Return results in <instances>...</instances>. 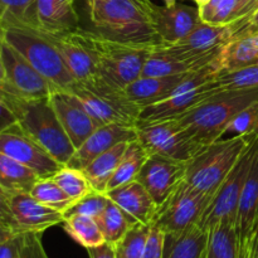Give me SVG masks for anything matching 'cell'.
I'll return each mask as SVG.
<instances>
[{
	"mask_svg": "<svg viewBox=\"0 0 258 258\" xmlns=\"http://www.w3.org/2000/svg\"><path fill=\"white\" fill-rule=\"evenodd\" d=\"M208 232L198 224L179 233H165L163 258H204Z\"/></svg>",
	"mask_w": 258,
	"mask_h": 258,
	"instance_id": "obj_26",
	"label": "cell"
},
{
	"mask_svg": "<svg viewBox=\"0 0 258 258\" xmlns=\"http://www.w3.org/2000/svg\"><path fill=\"white\" fill-rule=\"evenodd\" d=\"M108 201H110V198L106 196V193L92 190L83 198L76 201L72 204V207L66 212L64 217L71 216V214H83V216L97 218L105 211Z\"/></svg>",
	"mask_w": 258,
	"mask_h": 258,
	"instance_id": "obj_41",
	"label": "cell"
},
{
	"mask_svg": "<svg viewBox=\"0 0 258 258\" xmlns=\"http://www.w3.org/2000/svg\"><path fill=\"white\" fill-rule=\"evenodd\" d=\"M90 258H116V246L108 242L87 248Z\"/></svg>",
	"mask_w": 258,
	"mask_h": 258,
	"instance_id": "obj_46",
	"label": "cell"
},
{
	"mask_svg": "<svg viewBox=\"0 0 258 258\" xmlns=\"http://www.w3.org/2000/svg\"><path fill=\"white\" fill-rule=\"evenodd\" d=\"M38 179L37 174L0 151V186L13 193H30Z\"/></svg>",
	"mask_w": 258,
	"mask_h": 258,
	"instance_id": "obj_28",
	"label": "cell"
},
{
	"mask_svg": "<svg viewBox=\"0 0 258 258\" xmlns=\"http://www.w3.org/2000/svg\"><path fill=\"white\" fill-rule=\"evenodd\" d=\"M188 77V76H186ZM222 91V88L217 85L216 80L206 85L189 87L186 85V78L181 82L178 90L173 96L161 102L146 106L141 110L140 120L139 121H154L161 118L178 117L190 111L204 100L213 96L214 93Z\"/></svg>",
	"mask_w": 258,
	"mask_h": 258,
	"instance_id": "obj_15",
	"label": "cell"
},
{
	"mask_svg": "<svg viewBox=\"0 0 258 258\" xmlns=\"http://www.w3.org/2000/svg\"><path fill=\"white\" fill-rule=\"evenodd\" d=\"M38 30L57 48L76 81H87L98 75V68L92 53L83 44L81 38L78 37L77 30L62 33Z\"/></svg>",
	"mask_w": 258,
	"mask_h": 258,
	"instance_id": "obj_20",
	"label": "cell"
},
{
	"mask_svg": "<svg viewBox=\"0 0 258 258\" xmlns=\"http://www.w3.org/2000/svg\"><path fill=\"white\" fill-rule=\"evenodd\" d=\"M15 233H19V232L14 231V229L10 228V227L0 224V243H3V242H5V241H8L9 238H12Z\"/></svg>",
	"mask_w": 258,
	"mask_h": 258,
	"instance_id": "obj_48",
	"label": "cell"
},
{
	"mask_svg": "<svg viewBox=\"0 0 258 258\" xmlns=\"http://www.w3.org/2000/svg\"><path fill=\"white\" fill-rule=\"evenodd\" d=\"M3 66L4 83L0 87L3 92L27 100H38L48 98L53 91L59 90L5 40L3 45Z\"/></svg>",
	"mask_w": 258,
	"mask_h": 258,
	"instance_id": "obj_11",
	"label": "cell"
},
{
	"mask_svg": "<svg viewBox=\"0 0 258 258\" xmlns=\"http://www.w3.org/2000/svg\"><path fill=\"white\" fill-rule=\"evenodd\" d=\"M149 156H150V154L148 153L145 146L138 139L130 141L127 148H126L125 154H123L120 163H118L115 174H113L110 183H108L107 191L116 188V186L128 183V181L136 180L141 168L144 166L145 161L148 160Z\"/></svg>",
	"mask_w": 258,
	"mask_h": 258,
	"instance_id": "obj_30",
	"label": "cell"
},
{
	"mask_svg": "<svg viewBox=\"0 0 258 258\" xmlns=\"http://www.w3.org/2000/svg\"><path fill=\"white\" fill-rule=\"evenodd\" d=\"M251 136L218 139L204 146L186 163L185 181L213 197L248 146Z\"/></svg>",
	"mask_w": 258,
	"mask_h": 258,
	"instance_id": "obj_6",
	"label": "cell"
},
{
	"mask_svg": "<svg viewBox=\"0 0 258 258\" xmlns=\"http://www.w3.org/2000/svg\"><path fill=\"white\" fill-rule=\"evenodd\" d=\"M204 258H239L236 224L223 221L209 229Z\"/></svg>",
	"mask_w": 258,
	"mask_h": 258,
	"instance_id": "obj_29",
	"label": "cell"
},
{
	"mask_svg": "<svg viewBox=\"0 0 258 258\" xmlns=\"http://www.w3.org/2000/svg\"><path fill=\"white\" fill-rule=\"evenodd\" d=\"M63 226L68 236L86 249L105 242L102 232L96 219L92 217L83 216V214H71L66 217Z\"/></svg>",
	"mask_w": 258,
	"mask_h": 258,
	"instance_id": "obj_33",
	"label": "cell"
},
{
	"mask_svg": "<svg viewBox=\"0 0 258 258\" xmlns=\"http://www.w3.org/2000/svg\"><path fill=\"white\" fill-rule=\"evenodd\" d=\"M151 226L134 224L116 246V258H143Z\"/></svg>",
	"mask_w": 258,
	"mask_h": 258,
	"instance_id": "obj_36",
	"label": "cell"
},
{
	"mask_svg": "<svg viewBox=\"0 0 258 258\" xmlns=\"http://www.w3.org/2000/svg\"><path fill=\"white\" fill-rule=\"evenodd\" d=\"M234 38L232 24L214 25L202 20L189 34L170 45L188 57H209L221 53L222 48Z\"/></svg>",
	"mask_w": 258,
	"mask_h": 258,
	"instance_id": "obj_18",
	"label": "cell"
},
{
	"mask_svg": "<svg viewBox=\"0 0 258 258\" xmlns=\"http://www.w3.org/2000/svg\"><path fill=\"white\" fill-rule=\"evenodd\" d=\"M10 209L19 232L43 233L64 222V213L38 202L30 193L10 194Z\"/></svg>",
	"mask_w": 258,
	"mask_h": 258,
	"instance_id": "obj_17",
	"label": "cell"
},
{
	"mask_svg": "<svg viewBox=\"0 0 258 258\" xmlns=\"http://www.w3.org/2000/svg\"><path fill=\"white\" fill-rule=\"evenodd\" d=\"M128 143L130 141H123V143L117 144L113 148H111L110 150L105 151V153L98 155L96 159H93L83 169V173L87 176L93 190L100 191V193H106L107 191L108 183H110L111 178L115 174L118 163H120L121 158L125 154Z\"/></svg>",
	"mask_w": 258,
	"mask_h": 258,
	"instance_id": "obj_27",
	"label": "cell"
},
{
	"mask_svg": "<svg viewBox=\"0 0 258 258\" xmlns=\"http://www.w3.org/2000/svg\"><path fill=\"white\" fill-rule=\"evenodd\" d=\"M186 163L153 154L145 161L136 180L143 184L159 207L185 180Z\"/></svg>",
	"mask_w": 258,
	"mask_h": 258,
	"instance_id": "obj_13",
	"label": "cell"
},
{
	"mask_svg": "<svg viewBox=\"0 0 258 258\" xmlns=\"http://www.w3.org/2000/svg\"><path fill=\"white\" fill-rule=\"evenodd\" d=\"M253 29H258V24H256V25H252V27H249V28H247V29H244L243 32L242 33H239V34H243V33H246V32H249V30H253ZM238 34V35H239ZM237 37V35H236Z\"/></svg>",
	"mask_w": 258,
	"mask_h": 258,
	"instance_id": "obj_53",
	"label": "cell"
},
{
	"mask_svg": "<svg viewBox=\"0 0 258 258\" xmlns=\"http://www.w3.org/2000/svg\"><path fill=\"white\" fill-rule=\"evenodd\" d=\"M238 0H208L198 7L201 19L214 25L231 24L237 13Z\"/></svg>",
	"mask_w": 258,
	"mask_h": 258,
	"instance_id": "obj_37",
	"label": "cell"
},
{
	"mask_svg": "<svg viewBox=\"0 0 258 258\" xmlns=\"http://www.w3.org/2000/svg\"><path fill=\"white\" fill-rule=\"evenodd\" d=\"M77 33L83 44L92 53L98 73L123 88L140 77L144 64L153 50L108 39L93 30L80 28Z\"/></svg>",
	"mask_w": 258,
	"mask_h": 258,
	"instance_id": "obj_5",
	"label": "cell"
},
{
	"mask_svg": "<svg viewBox=\"0 0 258 258\" xmlns=\"http://www.w3.org/2000/svg\"><path fill=\"white\" fill-rule=\"evenodd\" d=\"M0 96L17 116L18 125L60 164L66 165L76 148L66 134L49 97L27 100L0 91Z\"/></svg>",
	"mask_w": 258,
	"mask_h": 258,
	"instance_id": "obj_2",
	"label": "cell"
},
{
	"mask_svg": "<svg viewBox=\"0 0 258 258\" xmlns=\"http://www.w3.org/2000/svg\"><path fill=\"white\" fill-rule=\"evenodd\" d=\"M67 91L82 102L100 126L120 123L138 125L143 108L126 95L125 88L98 73L87 81H76Z\"/></svg>",
	"mask_w": 258,
	"mask_h": 258,
	"instance_id": "obj_4",
	"label": "cell"
},
{
	"mask_svg": "<svg viewBox=\"0 0 258 258\" xmlns=\"http://www.w3.org/2000/svg\"><path fill=\"white\" fill-rule=\"evenodd\" d=\"M193 2L197 3V7H201V5H203L204 3H207L208 0H193Z\"/></svg>",
	"mask_w": 258,
	"mask_h": 258,
	"instance_id": "obj_54",
	"label": "cell"
},
{
	"mask_svg": "<svg viewBox=\"0 0 258 258\" xmlns=\"http://www.w3.org/2000/svg\"><path fill=\"white\" fill-rule=\"evenodd\" d=\"M256 140L257 135H252L246 150L212 197L208 208L206 209L198 223V226L204 231L208 232L216 224L223 221H229L236 224L237 211H238L242 190L251 168L252 158L256 149Z\"/></svg>",
	"mask_w": 258,
	"mask_h": 258,
	"instance_id": "obj_9",
	"label": "cell"
},
{
	"mask_svg": "<svg viewBox=\"0 0 258 258\" xmlns=\"http://www.w3.org/2000/svg\"><path fill=\"white\" fill-rule=\"evenodd\" d=\"M212 196L183 180L158 207L153 224L164 233H179L199 223L208 208Z\"/></svg>",
	"mask_w": 258,
	"mask_h": 258,
	"instance_id": "obj_10",
	"label": "cell"
},
{
	"mask_svg": "<svg viewBox=\"0 0 258 258\" xmlns=\"http://www.w3.org/2000/svg\"><path fill=\"white\" fill-rule=\"evenodd\" d=\"M257 10H258V0H251V2L243 8V10L239 13L238 18H237L233 23H231V24L233 25L234 37L247 27L249 19L253 17V14L257 12Z\"/></svg>",
	"mask_w": 258,
	"mask_h": 258,
	"instance_id": "obj_44",
	"label": "cell"
},
{
	"mask_svg": "<svg viewBox=\"0 0 258 258\" xmlns=\"http://www.w3.org/2000/svg\"><path fill=\"white\" fill-rule=\"evenodd\" d=\"M154 28L165 44H173L185 37L202 22L198 7L174 3L155 5L149 3Z\"/></svg>",
	"mask_w": 258,
	"mask_h": 258,
	"instance_id": "obj_16",
	"label": "cell"
},
{
	"mask_svg": "<svg viewBox=\"0 0 258 258\" xmlns=\"http://www.w3.org/2000/svg\"><path fill=\"white\" fill-rule=\"evenodd\" d=\"M17 123V116L14 115L12 108L5 103V101L0 96V134L9 130L10 127L15 126Z\"/></svg>",
	"mask_w": 258,
	"mask_h": 258,
	"instance_id": "obj_45",
	"label": "cell"
},
{
	"mask_svg": "<svg viewBox=\"0 0 258 258\" xmlns=\"http://www.w3.org/2000/svg\"><path fill=\"white\" fill-rule=\"evenodd\" d=\"M238 135L258 136V101L249 105L238 113L224 128L222 138H232Z\"/></svg>",
	"mask_w": 258,
	"mask_h": 258,
	"instance_id": "obj_39",
	"label": "cell"
},
{
	"mask_svg": "<svg viewBox=\"0 0 258 258\" xmlns=\"http://www.w3.org/2000/svg\"><path fill=\"white\" fill-rule=\"evenodd\" d=\"M0 258H49L42 242V233L19 232L0 243Z\"/></svg>",
	"mask_w": 258,
	"mask_h": 258,
	"instance_id": "obj_31",
	"label": "cell"
},
{
	"mask_svg": "<svg viewBox=\"0 0 258 258\" xmlns=\"http://www.w3.org/2000/svg\"><path fill=\"white\" fill-rule=\"evenodd\" d=\"M3 45H4V38H3V30L0 27V87L4 83V66H3Z\"/></svg>",
	"mask_w": 258,
	"mask_h": 258,
	"instance_id": "obj_49",
	"label": "cell"
},
{
	"mask_svg": "<svg viewBox=\"0 0 258 258\" xmlns=\"http://www.w3.org/2000/svg\"><path fill=\"white\" fill-rule=\"evenodd\" d=\"M32 28L52 33L78 30L76 0H35Z\"/></svg>",
	"mask_w": 258,
	"mask_h": 258,
	"instance_id": "obj_22",
	"label": "cell"
},
{
	"mask_svg": "<svg viewBox=\"0 0 258 258\" xmlns=\"http://www.w3.org/2000/svg\"><path fill=\"white\" fill-rule=\"evenodd\" d=\"M216 82L222 90L258 88V63L236 71L219 73L216 78Z\"/></svg>",
	"mask_w": 258,
	"mask_h": 258,
	"instance_id": "obj_38",
	"label": "cell"
},
{
	"mask_svg": "<svg viewBox=\"0 0 258 258\" xmlns=\"http://www.w3.org/2000/svg\"><path fill=\"white\" fill-rule=\"evenodd\" d=\"M0 151L29 168L39 178H52L63 166L18 123L0 134Z\"/></svg>",
	"mask_w": 258,
	"mask_h": 258,
	"instance_id": "obj_12",
	"label": "cell"
},
{
	"mask_svg": "<svg viewBox=\"0 0 258 258\" xmlns=\"http://www.w3.org/2000/svg\"><path fill=\"white\" fill-rule=\"evenodd\" d=\"M3 38L38 72L59 90H68L76 78L62 55L38 29L22 24L3 25Z\"/></svg>",
	"mask_w": 258,
	"mask_h": 258,
	"instance_id": "obj_7",
	"label": "cell"
},
{
	"mask_svg": "<svg viewBox=\"0 0 258 258\" xmlns=\"http://www.w3.org/2000/svg\"><path fill=\"white\" fill-rule=\"evenodd\" d=\"M106 196L117 204L134 223L151 226L156 216L158 206L153 197L138 180L128 181L106 191Z\"/></svg>",
	"mask_w": 258,
	"mask_h": 258,
	"instance_id": "obj_21",
	"label": "cell"
},
{
	"mask_svg": "<svg viewBox=\"0 0 258 258\" xmlns=\"http://www.w3.org/2000/svg\"><path fill=\"white\" fill-rule=\"evenodd\" d=\"M95 219L100 227L101 232H102L105 242L112 244L120 242L122 237L127 233L128 229L134 224H138L134 223L130 217L111 199L108 201L105 211Z\"/></svg>",
	"mask_w": 258,
	"mask_h": 258,
	"instance_id": "obj_32",
	"label": "cell"
},
{
	"mask_svg": "<svg viewBox=\"0 0 258 258\" xmlns=\"http://www.w3.org/2000/svg\"><path fill=\"white\" fill-rule=\"evenodd\" d=\"M251 2V0H238V2H237V13H236V17H234V20L237 19V18H238V15H239V13L242 12V10H243V8L246 7L247 4H248V3ZM233 20V22H234ZM232 22V23H233Z\"/></svg>",
	"mask_w": 258,
	"mask_h": 258,
	"instance_id": "obj_50",
	"label": "cell"
},
{
	"mask_svg": "<svg viewBox=\"0 0 258 258\" xmlns=\"http://www.w3.org/2000/svg\"><path fill=\"white\" fill-rule=\"evenodd\" d=\"M164 238H165V233L160 228L151 224L143 258H163Z\"/></svg>",
	"mask_w": 258,
	"mask_h": 258,
	"instance_id": "obj_42",
	"label": "cell"
},
{
	"mask_svg": "<svg viewBox=\"0 0 258 258\" xmlns=\"http://www.w3.org/2000/svg\"><path fill=\"white\" fill-rule=\"evenodd\" d=\"M5 8L3 25L22 24L33 27V12L35 0H0Z\"/></svg>",
	"mask_w": 258,
	"mask_h": 258,
	"instance_id": "obj_40",
	"label": "cell"
},
{
	"mask_svg": "<svg viewBox=\"0 0 258 258\" xmlns=\"http://www.w3.org/2000/svg\"><path fill=\"white\" fill-rule=\"evenodd\" d=\"M256 101L258 88L222 90L176 118L198 143L206 146L221 139L228 123Z\"/></svg>",
	"mask_w": 258,
	"mask_h": 258,
	"instance_id": "obj_3",
	"label": "cell"
},
{
	"mask_svg": "<svg viewBox=\"0 0 258 258\" xmlns=\"http://www.w3.org/2000/svg\"><path fill=\"white\" fill-rule=\"evenodd\" d=\"M0 224L19 232L15 224L12 209H10V193L5 190L3 186H0Z\"/></svg>",
	"mask_w": 258,
	"mask_h": 258,
	"instance_id": "obj_43",
	"label": "cell"
},
{
	"mask_svg": "<svg viewBox=\"0 0 258 258\" xmlns=\"http://www.w3.org/2000/svg\"><path fill=\"white\" fill-rule=\"evenodd\" d=\"M136 139L145 146L150 155L156 154L181 161H189L204 148L176 117L139 121Z\"/></svg>",
	"mask_w": 258,
	"mask_h": 258,
	"instance_id": "obj_8",
	"label": "cell"
},
{
	"mask_svg": "<svg viewBox=\"0 0 258 258\" xmlns=\"http://www.w3.org/2000/svg\"><path fill=\"white\" fill-rule=\"evenodd\" d=\"M136 139L135 126L120 125V123H108L96 128L90 138L76 149L75 154L66 165L71 168L83 170L93 159L110 150L117 144L123 141H133Z\"/></svg>",
	"mask_w": 258,
	"mask_h": 258,
	"instance_id": "obj_19",
	"label": "cell"
},
{
	"mask_svg": "<svg viewBox=\"0 0 258 258\" xmlns=\"http://www.w3.org/2000/svg\"><path fill=\"white\" fill-rule=\"evenodd\" d=\"M189 73L190 72L161 77H139L126 86V95L141 108L161 102L175 93Z\"/></svg>",
	"mask_w": 258,
	"mask_h": 258,
	"instance_id": "obj_23",
	"label": "cell"
},
{
	"mask_svg": "<svg viewBox=\"0 0 258 258\" xmlns=\"http://www.w3.org/2000/svg\"><path fill=\"white\" fill-rule=\"evenodd\" d=\"M150 0H87L93 32L136 47L164 45L154 28Z\"/></svg>",
	"mask_w": 258,
	"mask_h": 258,
	"instance_id": "obj_1",
	"label": "cell"
},
{
	"mask_svg": "<svg viewBox=\"0 0 258 258\" xmlns=\"http://www.w3.org/2000/svg\"><path fill=\"white\" fill-rule=\"evenodd\" d=\"M52 178L64 190V193L70 196L75 202L83 198L93 190L86 174L80 169L63 165Z\"/></svg>",
	"mask_w": 258,
	"mask_h": 258,
	"instance_id": "obj_35",
	"label": "cell"
},
{
	"mask_svg": "<svg viewBox=\"0 0 258 258\" xmlns=\"http://www.w3.org/2000/svg\"><path fill=\"white\" fill-rule=\"evenodd\" d=\"M4 19H5V8L4 5L2 4V2H0V25L3 24Z\"/></svg>",
	"mask_w": 258,
	"mask_h": 258,
	"instance_id": "obj_52",
	"label": "cell"
},
{
	"mask_svg": "<svg viewBox=\"0 0 258 258\" xmlns=\"http://www.w3.org/2000/svg\"><path fill=\"white\" fill-rule=\"evenodd\" d=\"M49 101L75 148H80L91 134L100 127L85 106L67 90H54Z\"/></svg>",
	"mask_w": 258,
	"mask_h": 258,
	"instance_id": "obj_14",
	"label": "cell"
},
{
	"mask_svg": "<svg viewBox=\"0 0 258 258\" xmlns=\"http://www.w3.org/2000/svg\"><path fill=\"white\" fill-rule=\"evenodd\" d=\"M239 248H244L248 252L249 257L251 258H258V217L257 221L254 223L253 231H252L251 236L246 239L244 242H241Z\"/></svg>",
	"mask_w": 258,
	"mask_h": 258,
	"instance_id": "obj_47",
	"label": "cell"
},
{
	"mask_svg": "<svg viewBox=\"0 0 258 258\" xmlns=\"http://www.w3.org/2000/svg\"><path fill=\"white\" fill-rule=\"evenodd\" d=\"M258 217V136L256 140L251 168L241 194L238 211H237L236 231L238 243L244 242L253 231Z\"/></svg>",
	"mask_w": 258,
	"mask_h": 258,
	"instance_id": "obj_24",
	"label": "cell"
},
{
	"mask_svg": "<svg viewBox=\"0 0 258 258\" xmlns=\"http://www.w3.org/2000/svg\"><path fill=\"white\" fill-rule=\"evenodd\" d=\"M256 24H258V10L256 13H254L253 14V17L251 18V19H249V22H248V24H247V27L244 28V29H247V28H249V27H252V25H256ZM243 29V30H244ZM243 30H242V32H243ZM242 32H239V33H242ZM238 33V34H239ZM237 34V35H238Z\"/></svg>",
	"mask_w": 258,
	"mask_h": 258,
	"instance_id": "obj_51",
	"label": "cell"
},
{
	"mask_svg": "<svg viewBox=\"0 0 258 258\" xmlns=\"http://www.w3.org/2000/svg\"><path fill=\"white\" fill-rule=\"evenodd\" d=\"M30 194L44 206L66 213L75 203L70 196L64 193L53 178H40L30 190Z\"/></svg>",
	"mask_w": 258,
	"mask_h": 258,
	"instance_id": "obj_34",
	"label": "cell"
},
{
	"mask_svg": "<svg viewBox=\"0 0 258 258\" xmlns=\"http://www.w3.org/2000/svg\"><path fill=\"white\" fill-rule=\"evenodd\" d=\"M165 2L166 5H170V4H174V3H176V0H164Z\"/></svg>",
	"mask_w": 258,
	"mask_h": 258,
	"instance_id": "obj_55",
	"label": "cell"
},
{
	"mask_svg": "<svg viewBox=\"0 0 258 258\" xmlns=\"http://www.w3.org/2000/svg\"><path fill=\"white\" fill-rule=\"evenodd\" d=\"M218 59L221 73L258 63V29L234 37L222 48Z\"/></svg>",
	"mask_w": 258,
	"mask_h": 258,
	"instance_id": "obj_25",
	"label": "cell"
}]
</instances>
